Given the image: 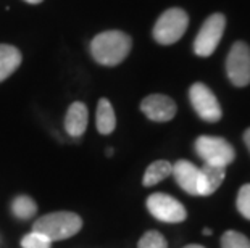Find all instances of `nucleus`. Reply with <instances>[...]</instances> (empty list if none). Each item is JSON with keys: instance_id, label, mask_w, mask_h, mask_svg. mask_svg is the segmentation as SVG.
<instances>
[{"instance_id": "obj_8", "label": "nucleus", "mask_w": 250, "mask_h": 248, "mask_svg": "<svg viewBox=\"0 0 250 248\" xmlns=\"http://www.w3.org/2000/svg\"><path fill=\"white\" fill-rule=\"evenodd\" d=\"M147 210L153 218L162 223H183L188 218L186 208L176 198L167 193H153L147 198Z\"/></svg>"}, {"instance_id": "obj_11", "label": "nucleus", "mask_w": 250, "mask_h": 248, "mask_svg": "<svg viewBox=\"0 0 250 248\" xmlns=\"http://www.w3.org/2000/svg\"><path fill=\"white\" fill-rule=\"evenodd\" d=\"M173 176L178 186L189 195H197V184H199V168L188 160H179L173 165Z\"/></svg>"}, {"instance_id": "obj_19", "label": "nucleus", "mask_w": 250, "mask_h": 248, "mask_svg": "<svg viewBox=\"0 0 250 248\" xmlns=\"http://www.w3.org/2000/svg\"><path fill=\"white\" fill-rule=\"evenodd\" d=\"M50 245H52V240L47 239L44 234L36 232V230H33L31 234H28L21 240V247L23 248H50Z\"/></svg>"}, {"instance_id": "obj_23", "label": "nucleus", "mask_w": 250, "mask_h": 248, "mask_svg": "<svg viewBox=\"0 0 250 248\" xmlns=\"http://www.w3.org/2000/svg\"><path fill=\"white\" fill-rule=\"evenodd\" d=\"M184 248H205V247H202V245H186Z\"/></svg>"}, {"instance_id": "obj_4", "label": "nucleus", "mask_w": 250, "mask_h": 248, "mask_svg": "<svg viewBox=\"0 0 250 248\" xmlns=\"http://www.w3.org/2000/svg\"><path fill=\"white\" fill-rule=\"evenodd\" d=\"M194 149L202 160L210 165L228 166L231 165L236 158L232 145L223 137H211V135H200L195 140Z\"/></svg>"}, {"instance_id": "obj_22", "label": "nucleus", "mask_w": 250, "mask_h": 248, "mask_svg": "<svg viewBox=\"0 0 250 248\" xmlns=\"http://www.w3.org/2000/svg\"><path fill=\"white\" fill-rule=\"evenodd\" d=\"M24 2H28V3H33V5H36V3L44 2V0H24Z\"/></svg>"}, {"instance_id": "obj_16", "label": "nucleus", "mask_w": 250, "mask_h": 248, "mask_svg": "<svg viewBox=\"0 0 250 248\" xmlns=\"http://www.w3.org/2000/svg\"><path fill=\"white\" fill-rule=\"evenodd\" d=\"M36 203L33 198H29L28 195H20L13 200L12 203V213L15 214V218L18 219H29L36 214Z\"/></svg>"}, {"instance_id": "obj_13", "label": "nucleus", "mask_w": 250, "mask_h": 248, "mask_svg": "<svg viewBox=\"0 0 250 248\" xmlns=\"http://www.w3.org/2000/svg\"><path fill=\"white\" fill-rule=\"evenodd\" d=\"M21 52L13 45L0 44V82L10 77L21 65Z\"/></svg>"}, {"instance_id": "obj_5", "label": "nucleus", "mask_w": 250, "mask_h": 248, "mask_svg": "<svg viewBox=\"0 0 250 248\" xmlns=\"http://www.w3.org/2000/svg\"><path fill=\"white\" fill-rule=\"evenodd\" d=\"M226 26V18L221 13H213L205 19L194 40V52L199 57H210L216 50L223 38Z\"/></svg>"}, {"instance_id": "obj_21", "label": "nucleus", "mask_w": 250, "mask_h": 248, "mask_svg": "<svg viewBox=\"0 0 250 248\" xmlns=\"http://www.w3.org/2000/svg\"><path fill=\"white\" fill-rule=\"evenodd\" d=\"M244 142H246V145H247V149L250 152V128L244 133Z\"/></svg>"}, {"instance_id": "obj_24", "label": "nucleus", "mask_w": 250, "mask_h": 248, "mask_svg": "<svg viewBox=\"0 0 250 248\" xmlns=\"http://www.w3.org/2000/svg\"><path fill=\"white\" fill-rule=\"evenodd\" d=\"M204 234L205 235H210L211 234V229H204Z\"/></svg>"}, {"instance_id": "obj_9", "label": "nucleus", "mask_w": 250, "mask_h": 248, "mask_svg": "<svg viewBox=\"0 0 250 248\" xmlns=\"http://www.w3.org/2000/svg\"><path fill=\"white\" fill-rule=\"evenodd\" d=\"M142 113L147 116L148 119L157 121V123H167L171 121L176 114V103L173 98L163 94H152L142 100L141 103Z\"/></svg>"}, {"instance_id": "obj_14", "label": "nucleus", "mask_w": 250, "mask_h": 248, "mask_svg": "<svg viewBox=\"0 0 250 248\" xmlns=\"http://www.w3.org/2000/svg\"><path fill=\"white\" fill-rule=\"evenodd\" d=\"M97 131L102 135H108L115 131L116 128V116L113 112V107L107 98H100L97 105Z\"/></svg>"}, {"instance_id": "obj_10", "label": "nucleus", "mask_w": 250, "mask_h": 248, "mask_svg": "<svg viewBox=\"0 0 250 248\" xmlns=\"http://www.w3.org/2000/svg\"><path fill=\"white\" fill-rule=\"evenodd\" d=\"M226 177V166L220 165H210L205 163L204 166L199 168V184H197V195L207 197L216 192Z\"/></svg>"}, {"instance_id": "obj_12", "label": "nucleus", "mask_w": 250, "mask_h": 248, "mask_svg": "<svg viewBox=\"0 0 250 248\" xmlns=\"http://www.w3.org/2000/svg\"><path fill=\"white\" fill-rule=\"evenodd\" d=\"M87 108L83 102H74L65 116V129L71 137H81L87 128Z\"/></svg>"}, {"instance_id": "obj_17", "label": "nucleus", "mask_w": 250, "mask_h": 248, "mask_svg": "<svg viewBox=\"0 0 250 248\" xmlns=\"http://www.w3.org/2000/svg\"><path fill=\"white\" fill-rule=\"evenodd\" d=\"M221 248H250V240L237 230H226L221 237Z\"/></svg>"}, {"instance_id": "obj_7", "label": "nucleus", "mask_w": 250, "mask_h": 248, "mask_svg": "<svg viewBox=\"0 0 250 248\" xmlns=\"http://www.w3.org/2000/svg\"><path fill=\"white\" fill-rule=\"evenodd\" d=\"M189 100L192 103L195 113L207 123H216L221 119V107L215 94L205 84L195 82L189 89Z\"/></svg>"}, {"instance_id": "obj_2", "label": "nucleus", "mask_w": 250, "mask_h": 248, "mask_svg": "<svg viewBox=\"0 0 250 248\" xmlns=\"http://www.w3.org/2000/svg\"><path fill=\"white\" fill-rule=\"evenodd\" d=\"M83 228V219L71 211H57L39 218L33 226V230L44 234L52 242L65 240L76 235Z\"/></svg>"}, {"instance_id": "obj_1", "label": "nucleus", "mask_w": 250, "mask_h": 248, "mask_svg": "<svg viewBox=\"0 0 250 248\" xmlns=\"http://www.w3.org/2000/svg\"><path fill=\"white\" fill-rule=\"evenodd\" d=\"M132 39L123 31H105L90 42V54L99 65L116 66L129 55Z\"/></svg>"}, {"instance_id": "obj_3", "label": "nucleus", "mask_w": 250, "mask_h": 248, "mask_svg": "<svg viewBox=\"0 0 250 248\" xmlns=\"http://www.w3.org/2000/svg\"><path fill=\"white\" fill-rule=\"evenodd\" d=\"M189 17L183 8H169L160 15L153 26V39L162 45H171L184 36Z\"/></svg>"}, {"instance_id": "obj_15", "label": "nucleus", "mask_w": 250, "mask_h": 248, "mask_svg": "<svg viewBox=\"0 0 250 248\" xmlns=\"http://www.w3.org/2000/svg\"><path fill=\"white\" fill-rule=\"evenodd\" d=\"M171 172H173V165L169 161H167V160L153 161L152 165L146 170V174H144V179H142V184L146 187L157 186L158 182H162L163 179H167Z\"/></svg>"}, {"instance_id": "obj_6", "label": "nucleus", "mask_w": 250, "mask_h": 248, "mask_svg": "<svg viewBox=\"0 0 250 248\" xmlns=\"http://www.w3.org/2000/svg\"><path fill=\"white\" fill-rule=\"evenodd\" d=\"M226 73L236 87L250 84V47L244 42H236L226 58Z\"/></svg>"}, {"instance_id": "obj_20", "label": "nucleus", "mask_w": 250, "mask_h": 248, "mask_svg": "<svg viewBox=\"0 0 250 248\" xmlns=\"http://www.w3.org/2000/svg\"><path fill=\"white\" fill-rule=\"evenodd\" d=\"M236 207L239 210V213L250 221V184H246V186L241 187V191L237 193Z\"/></svg>"}, {"instance_id": "obj_18", "label": "nucleus", "mask_w": 250, "mask_h": 248, "mask_svg": "<svg viewBox=\"0 0 250 248\" xmlns=\"http://www.w3.org/2000/svg\"><path fill=\"white\" fill-rule=\"evenodd\" d=\"M137 248H168V244H167V239H165L160 232L148 230L141 237Z\"/></svg>"}]
</instances>
